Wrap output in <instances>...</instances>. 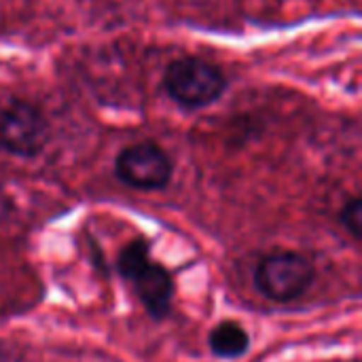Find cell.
I'll list each match as a JSON object with an SVG mask.
<instances>
[{
    "instance_id": "cell-4",
    "label": "cell",
    "mask_w": 362,
    "mask_h": 362,
    "mask_svg": "<svg viewBox=\"0 0 362 362\" xmlns=\"http://www.w3.org/2000/svg\"><path fill=\"white\" fill-rule=\"evenodd\" d=\"M117 176L132 189L159 191L172 178V159L168 153L153 142H138L125 146L115 163Z\"/></svg>"
},
{
    "instance_id": "cell-5",
    "label": "cell",
    "mask_w": 362,
    "mask_h": 362,
    "mask_svg": "<svg viewBox=\"0 0 362 362\" xmlns=\"http://www.w3.org/2000/svg\"><path fill=\"white\" fill-rule=\"evenodd\" d=\"M129 282L134 284L138 299L142 301V305L146 308V312L153 318L161 320L170 314L172 295H174V280H172V274L163 265H155L151 261Z\"/></svg>"
},
{
    "instance_id": "cell-6",
    "label": "cell",
    "mask_w": 362,
    "mask_h": 362,
    "mask_svg": "<svg viewBox=\"0 0 362 362\" xmlns=\"http://www.w3.org/2000/svg\"><path fill=\"white\" fill-rule=\"evenodd\" d=\"M208 346H210L214 356L233 361V358H240L248 352L250 337H248V331L240 322L225 320L212 329V333L208 337Z\"/></svg>"
},
{
    "instance_id": "cell-3",
    "label": "cell",
    "mask_w": 362,
    "mask_h": 362,
    "mask_svg": "<svg viewBox=\"0 0 362 362\" xmlns=\"http://www.w3.org/2000/svg\"><path fill=\"white\" fill-rule=\"evenodd\" d=\"M49 142V123L30 102L13 100L0 110V148L15 157H36Z\"/></svg>"
},
{
    "instance_id": "cell-1",
    "label": "cell",
    "mask_w": 362,
    "mask_h": 362,
    "mask_svg": "<svg viewBox=\"0 0 362 362\" xmlns=\"http://www.w3.org/2000/svg\"><path fill=\"white\" fill-rule=\"evenodd\" d=\"M168 95L182 108L197 110L214 104L227 89L223 70L202 57H180L165 70Z\"/></svg>"
},
{
    "instance_id": "cell-8",
    "label": "cell",
    "mask_w": 362,
    "mask_h": 362,
    "mask_svg": "<svg viewBox=\"0 0 362 362\" xmlns=\"http://www.w3.org/2000/svg\"><path fill=\"white\" fill-rule=\"evenodd\" d=\"M341 223H344V227L358 240L361 238V231H362V202L361 197H352L346 206H344V210H341Z\"/></svg>"
},
{
    "instance_id": "cell-7",
    "label": "cell",
    "mask_w": 362,
    "mask_h": 362,
    "mask_svg": "<svg viewBox=\"0 0 362 362\" xmlns=\"http://www.w3.org/2000/svg\"><path fill=\"white\" fill-rule=\"evenodd\" d=\"M148 263H151V244H148V240L138 238L121 250L119 261H117V269H119L121 278H125L129 282Z\"/></svg>"
},
{
    "instance_id": "cell-2",
    "label": "cell",
    "mask_w": 362,
    "mask_h": 362,
    "mask_svg": "<svg viewBox=\"0 0 362 362\" xmlns=\"http://www.w3.org/2000/svg\"><path fill=\"white\" fill-rule=\"evenodd\" d=\"M314 282V265L299 252L278 250L263 257L255 272V284L263 297L276 303L299 299Z\"/></svg>"
}]
</instances>
